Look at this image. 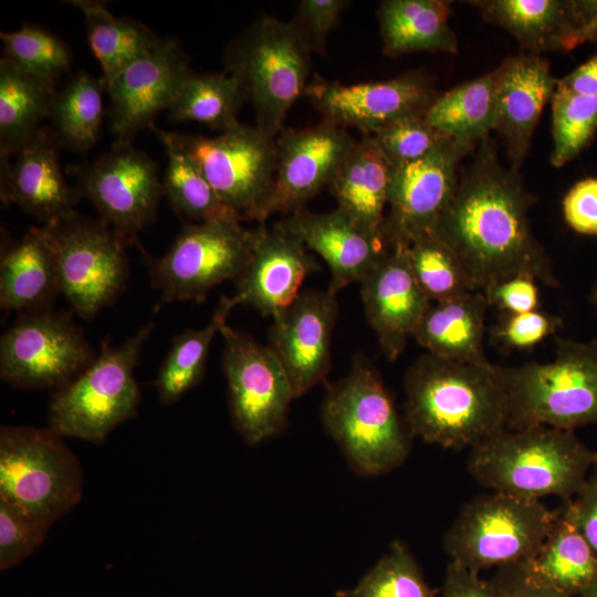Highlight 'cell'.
<instances>
[{"mask_svg": "<svg viewBox=\"0 0 597 597\" xmlns=\"http://www.w3.org/2000/svg\"><path fill=\"white\" fill-rule=\"evenodd\" d=\"M534 198L519 170L500 163L488 137L459 174L452 201L436 234L459 258L478 291L516 275H530L557 287L551 259L532 231L528 210Z\"/></svg>", "mask_w": 597, "mask_h": 597, "instance_id": "1", "label": "cell"}, {"mask_svg": "<svg viewBox=\"0 0 597 597\" xmlns=\"http://www.w3.org/2000/svg\"><path fill=\"white\" fill-rule=\"evenodd\" d=\"M410 434L446 449H471L507 428L501 366L419 356L404 379Z\"/></svg>", "mask_w": 597, "mask_h": 597, "instance_id": "2", "label": "cell"}, {"mask_svg": "<svg viewBox=\"0 0 597 597\" xmlns=\"http://www.w3.org/2000/svg\"><path fill=\"white\" fill-rule=\"evenodd\" d=\"M597 463L574 431L547 426L504 429L470 449L467 470L491 491L573 500Z\"/></svg>", "mask_w": 597, "mask_h": 597, "instance_id": "3", "label": "cell"}, {"mask_svg": "<svg viewBox=\"0 0 597 597\" xmlns=\"http://www.w3.org/2000/svg\"><path fill=\"white\" fill-rule=\"evenodd\" d=\"M325 429L359 475L376 476L400 467L412 436L378 370L362 354L331 384L322 402Z\"/></svg>", "mask_w": 597, "mask_h": 597, "instance_id": "4", "label": "cell"}, {"mask_svg": "<svg viewBox=\"0 0 597 597\" xmlns=\"http://www.w3.org/2000/svg\"><path fill=\"white\" fill-rule=\"evenodd\" d=\"M509 429L547 426L574 431L597 423V341L557 337L547 363L501 366Z\"/></svg>", "mask_w": 597, "mask_h": 597, "instance_id": "5", "label": "cell"}, {"mask_svg": "<svg viewBox=\"0 0 597 597\" xmlns=\"http://www.w3.org/2000/svg\"><path fill=\"white\" fill-rule=\"evenodd\" d=\"M310 52L290 21L256 19L232 40L224 54L226 72L234 76L250 102L255 126L276 138L287 112L305 94Z\"/></svg>", "mask_w": 597, "mask_h": 597, "instance_id": "6", "label": "cell"}, {"mask_svg": "<svg viewBox=\"0 0 597 597\" xmlns=\"http://www.w3.org/2000/svg\"><path fill=\"white\" fill-rule=\"evenodd\" d=\"M154 323L140 327L118 346L105 345L77 376L57 388L50 400V428L60 436L103 442L135 416L140 391L135 368Z\"/></svg>", "mask_w": 597, "mask_h": 597, "instance_id": "7", "label": "cell"}, {"mask_svg": "<svg viewBox=\"0 0 597 597\" xmlns=\"http://www.w3.org/2000/svg\"><path fill=\"white\" fill-rule=\"evenodd\" d=\"M82 494V467L62 436L51 428L1 427V500L22 509L48 531Z\"/></svg>", "mask_w": 597, "mask_h": 597, "instance_id": "8", "label": "cell"}, {"mask_svg": "<svg viewBox=\"0 0 597 597\" xmlns=\"http://www.w3.org/2000/svg\"><path fill=\"white\" fill-rule=\"evenodd\" d=\"M541 500L491 491L459 510L443 536L450 561L480 573L530 558L548 535L556 517Z\"/></svg>", "mask_w": 597, "mask_h": 597, "instance_id": "9", "label": "cell"}, {"mask_svg": "<svg viewBox=\"0 0 597 597\" xmlns=\"http://www.w3.org/2000/svg\"><path fill=\"white\" fill-rule=\"evenodd\" d=\"M42 229L55 255L61 293L78 316L92 318L126 285L128 242L102 219L76 211Z\"/></svg>", "mask_w": 597, "mask_h": 597, "instance_id": "10", "label": "cell"}, {"mask_svg": "<svg viewBox=\"0 0 597 597\" xmlns=\"http://www.w3.org/2000/svg\"><path fill=\"white\" fill-rule=\"evenodd\" d=\"M176 135L230 211L241 221L265 223L276 170V138L243 124L213 137Z\"/></svg>", "mask_w": 597, "mask_h": 597, "instance_id": "11", "label": "cell"}, {"mask_svg": "<svg viewBox=\"0 0 597 597\" xmlns=\"http://www.w3.org/2000/svg\"><path fill=\"white\" fill-rule=\"evenodd\" d=\"M253 239L254 230L238 219L196 222L182 228L163 256L143 254L164 301L201 302L216 285L239 277Z\"/></svg>", "mask_w": 597, "mask_h": 597, "instance_id": "12", "label": "cell"}, {"mask_svg": "<svg viewBox=\"0 0 597 597\" xmlns=\"http://www.w3.org/2000/svg\"><path fill=\"white\" fill-rule=\"evenodd\" d=\"M219 333L233 426L248 444H259L284 428L295 398L291 381L269 345L227 323Z\"/></svg>", "mask_w": 597, "mask_h": 597, "instance_id": "13", "label": "cell"}, {"mask_svg": "<svg viewBox=\"0 0 597 597\" xmlns=\"http://www.w3.org/2000/svg\"><path fill=\"white\" fill-rule=\"evenodd\" d=\"M94 358L81 329L49 307L25 312L0 342L1 378L22 389H57Z\"/></svg>", "mask_w": 597, "mask_h": 597, "instance_id": "14", "label": "cell"}, {"mask_svg": "<svg viewBox=\"0 0 597 597\" xmlns=\"http://www.w3.org/2000/svg\"><path fill=\"white\" fill-rule=\"evenodd\" d=\"M70 174L80 196L127 242H136L137 232L155 220L164 196L158 166L129 142H117L111 151L72 167Z\"/></svg>", "mask_w": 597, "mask_h": 597, "instance_id": "15", "label": "cell"}, {"mask_svg": "<svg viewBox=\"0 0 597 597\" xmlns=\"http://www.w3.org/2000/svg\"><path fill=\"white\" fill-rule=\"evenodd\" d=\"M473 149L449 140L422 159L392 167L384 224L389 247H409L436 233L455 193L459 163Z\"/></svg>", "mask_w": 597, "mask_h": 597, "instance_id": "16", "label": "cell"}, {"mask_svg": "<svg viewBox=\"0 0 597 597\" xmlns=\"http://www.w3.org/2000/svg\"><path fill=\"white\" fill-rule=\"evenodd\" d=\"M305 95L323 119L356 127L364 136H371L399 118L425 115L438 96L421 72L355 84L317 77L307 85Z\"/></svg>", "mask_w": 597, "mask_h": 597, "instance_id": "17", "label": "cell"}, {"mask_svg": "<svg viewBox=\"0 0 597 597\" xmlns=\"http://www.w3.org/2000/svg\"><path fill=\"white\" fill-rule=\"evenodd\" d=\"M356 142L343 126L325 119L308 128L284 129L276 137V170L265 220L305 208L328 188Z\"/></svg>", "mask_w": 597, "mask_h": 597, "instance_id": "18", "label": "cell"}, {"mask_svg": "<svg viewBox=\"0 0 597 597\" xmlns=\"http://www.w3.org/2000/svg\"><path fill=\"white\" fill-rule=\"evenodd\" d=\"M191 72L177 41L160 39L108 82L111 129L117 142H129L134 133L154 125L156 114L169 108Z\"/></svg>", "mask_w": 597, "mask_h": 597, "instance_id": "19", "label": "cell"}, {"mask_svg": "<svg viewBox=\"0 0 597 597\" xmlns=\"http://www.w3.org/2000/svg\"><path fill=\"white\" fill-rule=\"evenodd\" d=\"M337 315L334 294L310 290L302 292L292 305L273 318L269 346L286 371L295 398L327 375Z\"/></svg>", "mask_w": 597, "mask_h": 597, "instance_id": "20", "label": "cell"}, {"mask_svg": "<svg viewBox=\"0 0 597 597\" xmlns=\"http://www.w3.org/2000/svg\"><path fill=\"white\" fill-rule=\"evenodd\" d=\"M316 270L317 262L298 238L276 223L271 228L259 223L232 298L274 318L294 303L303 281Z\"/></svg>", "mask_w": 597, "mask_h": 597, "instance_id": "21", "label": "cell"}, {"mask_svg": "<svg viewBox=\"0 0 597 597\" xmlns=\"http://www.w3.org/2000/svg\"><path fill=\"white\" fill-rule=\"evenodd\" d=\"M59 137L39 127L10 157L1 158L0 195L6 205H17L43 224L75 212L81 198L65 180L59 160Z\"/></svg>", "mask_w": 597, "mask_h": 597, "instance_id": "22", "label": "cell"}, {"mask_svg": "<svg viewBox=\"0 0 597 597\" xmlns=\"http://www.w3.org/2000/svg\"><path fill=\"white\" fill-rule=\"evenodd\" d=\"M360 284L366 317L386 358L396 360L431 304L411 272L407 247H390Z\"/></svg>", "mask_w": 597, "mask_h": 597, "instance_id": "23", "label": "cell"}, {"mask_svg": "<svg viewBox=\"0 0 597 597\" xmlns=\"http://www.w3.org/2000/svg\"><path fill=\"white\" fill-rule=\"evenodd\" d=\"M275 223L324 259L331 271L327 291L334 295L353 282L360 283L390 248L338 208L325 213L302 208Z\"/></svg>", "mask_w": 597, "mask_h": 597, "instance_id": "24", "label": "cell"}, {"mask_svg": "<svg viewBox=\"0 0 597 597\" xmlns=\"http://www.w3.org/2000/svg\"><path fill=\"white\" fill-rule=\"evenodd\" d=\"M496 72L495 130L505 142L511 167L519 170L557 78L545 59L531 53L505 59Z\"/></svg>", "mask_w": 597, "mask_h": 597, "instance_id": "25", "label": "cell"}, {"mask_svg": "<svg viewBox=\"0 0 597 597\" xmlns=\"http://www.w3.org/2000/svg\"><path fill=\"white\" fill-rule=\"evenodd\" d=\"M391 169L374 138L364 136L356 142L328 186L337 208L383 240Z\"/></svg>", "mask_w": 597, "mask_h": 597, "instance_id": "26", "label": "cell"}, {"mask_svg": "<svg viewBox=\"0 0 597 597\" xmlns=\"http://www.w3.org/2000/svg\"><path fill=\"white\" fill-rule=\"evenodd\" d=\"M489 306L482 291L433 302L412 337L428 354L458 362L488 364L483 337Z\"/></svg>", "mask_w": 597, "mask_h": 597, "instance_id": "27", "label": "cell"}, {"mask_svg": "<svg viewBox=\"0 0 597 597\" xmlns=\"http://www.w3.org/2000/svg\"><path fill=\"white\" fill-rule=\"evenodd\" d=\"M61 293L53 249L42 228L6 243L0 261V306L30 312L49 307Z\"/></svg>", "mask_w": 597, "mask_h": 597, "instance_id": "28", "label": "cell"}, {"mask_svg": "<svg viewBox=\"0 0 597 597\" xmlns=\"http://www.w3.org/2000/svg\"><path fill=\"white\" fill-rule=\"evenodd\" d=\"M520 565L532 580L570 597L597 584V556L577 530L565 502L540 548Z\"/></svg>", "mask_w": 597, "mask_h": 597, "instance_id": "29", "label": "cell"}, {"mask_svg": "<svg viewBox=\"0 0 597 597\" xmlns=\"http://www.w3.org/2000/svg\"><path fill=\"white\" fill-rule=\"evenodd\" d=\"M383 52L397 56L417 51L455 54L458 38L449 24L450 6L441 0H385L378 8Z\"/></svg>", "mask_w": 597, "mask_h": 597, "instance_id": "30", "label": "cell"}, {"mask_svg": "<svg viewBox=\"0 0 597 597\" xmlns=\"http://www.w3.org/2000/svg\"><path fill=\"white\" fill-rule=\"evenodd\" d=\"M490 22L509 31L531 54L563 51L573 23V0L473 1Z\"/></svg>", "mask_w": 597, "mask_h": 597, "instance_id": "31", "label": "cell"}, {"mask_svg": "<svg viewBox=\"0 0 597 597\" xmlns=\"http://www.w3.org/2000/svg\"><path fill=\"white\" fill-rule=\"evenodd\" d=\"M55 82L36 77L4 56L0 61V157H11L49 117Z\"/></svg>", "mask_w": 597, "mask_h": 597, "instance_id": "32", "label": "cell"}, {"mask_svg": "<svg viewBox=\"0 0 597 597\" xmlns=\"http://www.w3.org/2000/svg\"><path fill=\"white\" fill-rule=\"evenodd\" d=\"M496 80L495 69L437 96L426 121L448 139L475 147L496 127Z\"/></svg>", "mask_w": 597, "mask_h": 597, "instance_id": "33", "label": "cell"}, {"mask_svg": "<svg viewBox=\"0 0 597 597\" xmlns=\"http://www.w3.org/2000/svg\"><path fill=\"white\" fill-rule=\"evenodd\" d=\"M86 21L91 50L101 65L106 85L134 61L151 51L160 39L143 23L116 18L101 0L69 1Z\"/></svg>", "mask_w": 597, "mask_h": 597, "instance_id": "34", "label": "cell"}, {"mask_svg": "<svg viewBox=\"0 0 597 597\" xmlns=\"http://www.w3.org/2000/svg\"><path fill=\"white\" fill-rule=\"evenodd\" d=\"M149 128L156 133L167 155L161 182L164 195L174 210L193 223L220 219L240 220L220 201L176 133L159 129L155 125Z\"/></svg>", "mask_w": 597, "mask_h": 597, "instance_id": "35", "label": "cell"}, {"mask_svg": "<svg viewBox=\"0 0 597 597\" xmlns=\"http://www.w3.org/2000/svg\"><path fill=\"white\" fill-rule=\"evenodd\" d=\"M234 306L232 296H223L203 327L188 329L174 339L155 384L161 405L179 400L201 381L213 337Z\"/></svg>", "mask_w": 597, "mask_h": 597, "instance_id": "36", "label": "cell"}, {"mask_svg": "<svg viewBox=\"0 0 597 597\" xmlns=\"http://www.w3.org/2000/svg\"><path fill=\"white\" fill-rule=\"evenodd\" d=\"M247 102L239 81L227 72H191L168 108L169 117L197 122L220 133L239 124L238 114Z\"/></svg>", "mask_w": 597, "mask_h": 597, "instance_id": "37", "label": "cell"}, {"mask_svg": "<svg viewBox=\"0 0 597 597\" xmlns=\"http://www.w3.org/2000/svg\"><path fill=\"white\" fill-rule=\"evenodd\" d=\"M102 78L78 73L57 92L49 118L71 149L86 153L97 140L104 115Z\"/></svg>", "mask_w": 597, "mask_h": 597, "instance_id": "38", "label": "cell"}, {"mask_svg": "<svg viewBox=\"0 0 597 597\" xmlns=\"http://www.w3.org/2000/svg\"><path fill=\"white\" fill-rule=\"evenodd\" d=\"M407 255L416 282L431 303L478 291L459 258L436 233L407 247Z\"/></svg>", "mask_w": 597, "mask_h": 597, "instance_id": "39", "label": "cell"}, {"mask_svg": "<svg viewBox=\"0 0 597 597\" xmlns=\"http://www.w3.org/2000/svg\"><path fill=\"white\" fill-rule=\"evenodd\" d=\"M336 597H437L430 587L408 545L395 540L388 552L347 589L335 593Z\"/></svg>", "mask_w": 597, "mask_h": 597, "instance_id": "40", "label": "cell"}, {"mask_svg": "<svg viewBox=\"0 0 597 597\" xmlns=\"http://www.w3.org/2000/svg\"><path fill=\"white\" fill-rule=\"evenodd\" d=\"M554 147L551 163L562 167L593 140L597 132V96L576 94L556 85L551 100Z\"/></svg>", "mask_w": 597, "mask_h": 597, "instance_id": "41", "label": "cell"}, {"mask_svg": "<svg viewBox=\"0 0 597 597\" xmlns=\"http://www.w3.org/2000/svg\"><path fill=\"white\" fill-rule=\"evenodd\" d=\"M4 57L36 77L56 83L70 69L71 52L66 44L51 32L24 25L11 32H1Z\"/></svg>", "mask_w": 597, "mask_h": 597, "instance_id": "42", "label": "cell"}, {"mask_svg": "<svg viewBox=\"0 0 597 597\" xmlns=\"http://www.w3.org/2000/svg\"><path fill=\"white\" fill-rule=\"evenodd\" d=\"M371 137L392 167L422 159L451 140L434 129L425 115L399 118Z\"/></svg>", "mask_w": 597, "mask_h": 597, "instance_id": "43", "label": "cell"}, {"mask_svg": "<svg viewBox=\"0 0 597 597\" xmlns=\"http://www.w3.org/2000/svg\"><path fill=\"white\" fill-rule=\"evenodd\" d=\"M46 532L22 509L0 499V568L18 565L44 542Z\"/></svg>", "mask_w": 597, "mask_h": 597, "instance_id": "44", "label": "cell"}, {"mask_svg": "<svg viewBox=\"0 0 597 597\" xmlns=\"http://www.w3.org/2000/svg\"><path fill=\"white\" fill-rule=\"evenodd\" d=\"M349 4L344 0H301L290 20L310 53H323L329 33Z\"/></svg>", "mask_w": 597, "mask_h": 597, "instance_id": "45", "label": "cell"}, {"mask_svg": "<svg viewBox=\"0 0 597 597\" xmlns=\"http://www.w3.org/2000/svg\"><path fill=\"white\" fill-rule=\"evenodd\" d=\"M562 325L559 316L540 310L504 314L493 335L505 347L528 349L555 334Z\"/></svg>", "mask_w": 597, "mask_h": 597, "instance_id": "46", "label": "cell"}, {"mask_svg": "<svg viewBox=\"0 0 597 597\" xmlns=\"http://www.w3.org/2000/svg\"><path fill=\"white\" fill-rule=\"evenodd\" d=\"M490 306L504 314H521L538 310L540 290L530 275H516L482 291Z\"/></svg>", "mask_w": 597, "mask_h": 597, "instance_id": "47", "label": "cell"}, {"mask_svg": "<svg viewBox=\"0 0 597 597\" xmlns=\"http://www.w3.org/2000/svg\"><path fill=\"white\" fill-rule=\"evenodd\" d=\"M566 223L577 233L597 235V178L575 184L563 199Z\"/></svg>", "mask_w": 597, "mask_h": 597, "instance_id": "48", "label": "cell"}, {"mask_svg": "<svg viewBox=\"0 0 597 597\" xmlns=\"http://www.w3.org/2000/svg\"><path fill=\"white\" fill-rule=\"evenodd\" d=\"M565 503L577 530L597 556V463L574 499Z\"/></svg>", "mask_w": 597, "mask_h": 597, "instance_id": "49", "label": "cell"}, {"mask_svg": "<svg viewBox=\"0 0 597 597\" xmlns=\"http://www.w3.org/2000/svg\"><path fill=\"white\" fill-rule=\"evenodd\" d=\"M490 580L501 597H570L532 580L520 563L496 568Z\"/></svg>", "mask_w": 597, "mask_h": 597, "instance_id": "50", "label": "cell"}, {"mask_svg": "<svg viewBox=\"0 0 597 597\" xmlns=\"http://www.w3.org/2000/svg\"><path fill=\"white\" fill-rule=\"evenodd\" d=\"M440 594L441 597H501L490 579H482L478 573L453 561L446 567Z\"/></svg>", "mask_w": 597, "mask_h": 597, "instance_id": "51", "label": "cell"}, {"mask_svg": "<svg viewBox=\"0 0 597 597\" xmlns=\"http://www.w3.org/2000/svg\"><path fill=\"white\" fill-rule=\"evenodd\" d=\"M586 42L597 43V0H573V23L564 40L563 51Z\"/></svg>", "mask_w": 597, "mask_h": 597, "instance_id": "52", "label": "cell"}, {"mask_svg": "<svg viewBox=\"0 0 597 597\" xmlns=\"http://www.w3.org/2000/svg\"><path fill=\"white\" fill-rule=\"evenodd\" d=\"M556 85L576 94L597 96V51L573 72L558 78Z\"/></svg>", "mask_w": 597, "mask_h": 597, "instance_id": "53", "label": "cell"}, {"mask_svg": "<svg viewBox=\"0 0 597 597\" xmlns=\"http://www.w3.org/2000/svg\"><path fill=\"white\" fill-rule=\"evenodd\" d=\"M589 300L591 304L595 306V308L597 310V281L591 287Z\"/></svg>", "mask_w": 597, "mask_h": 597, "instance_id": "54", "label": "cell"}, {"mask_svg": "<svg viewBox=\"0 0 597 597\" xmlns=\"http://www.w3.org/2000/svg\"><path fill=\"white\" fill-rule=\"evenodd\" d=\"M578 597H597V584L582 593Z\"/></svg>", "mask_w": 597, "mask_h": 597, "instance_id": "55", "label": "cell"}]
</instances>
